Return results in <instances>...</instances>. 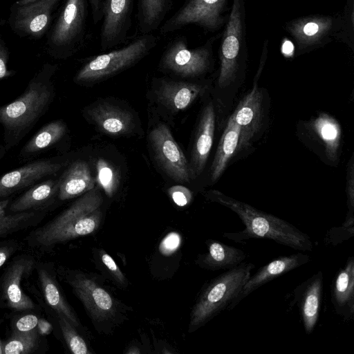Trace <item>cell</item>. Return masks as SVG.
<instances>
[{"mask_svg": "<svg viewBox=\"0 0 354 354\" xmlns=\"http://www.w3.org/2000/svg\"><path fill=\"white\" fill-rule=\"evenodd\" d=\"M57 69L56 64H44L19 97L0 106L6 151L18 145L47 111L55 95L53 77Z\"/></svg>", "mask_w": 354, "mask_h": 354, "instance_id": "obj_1", "label": "cell"}, {"mask_svg": "<svg viewBox=\"0 0 354 354\" xmlns=\"http://www.w3.org/2000/svg\"><path fill=\"white\" fill-rule=\"evenodd\" d=\"M206 197L236 213L245 225L242 231L224 232L223 238L238 243H243L252 239H266L295 250H313V244L309 236L289 222L218 190H209Z\"/></svg>", "mask_w": 354, "mask_h": 354, "instance_id": "obj_2", "label": "cell"}, {"mask_svg": "<svg viewBox=\"0 0 354 354\" xmlns=\"http://www.w3.org/2000/svg\"><path fill=\"white\" fill-rule=\"evenodd\" d=\"M102 201L96 188L87 192L52 220L32 230L26 239L28 245L47 251L57 244L93 233L100 225Z\"/></svg>", "mask_w": 354, "mask_h": 354, "instance_id": "obj_3", "label": "cell"}, {"mask_svg": "<svg viewBox=\"0 0 354 354\" xmlns=\"http://www.w3.org/2000/svg\"><path fill=\"white\" fill-rule=\"evenodd\" d=\"M254 267L252 263L243 262L206 283L192 308L189 332L195 331L221 312L232 310L241 301L243 287Z\"/></svg>", "mask_w": 354, "mask_h": 354, "instance_id": "obj_4", "label": "cell"}, {"mask_svg": "<svg viewBox=\"0 0 354 354\" xmlns=\"http://www.w3.org/2000/svg\"><path fill=\"white\" fill-rule=\"evenodd\" d=\"M89 9L88 0H62L47 32L45 49L50 57L65 59L80 50L86 39Z\"/></svg>", "mask_w": 354, "mask_h": 354, "instance_id": "obj_5", "label": "cell"}, {"mask_svg": "<svg viewBox=\"0 0 354 354\" xmlns=\"http://www.w3.org/2000/svg\"><path fill=\"white\" fill-rule=\"evenodd\" d=\"M158 41V38L153 33L139 35L120 48L92 57L77 71L74 80L85 83L110 77L142 59Z\"/></svg>", "mask_w": 354, "mask_h": 354, "instance_id": "obj_6", "label": "cell"}, {"mask_svg": "<svg viewBox=\"0 0 354 354\" xmlns=\"http://www.w3.org/2000/svg\"><path fill=\"white\" fill-rule=\"evenodd\" d=\"M214 38L195 48H189L187 39L178 36L171 40L160 57V68L183 78L196 77L207 73L212 63Z\"/></svg>", "mask_w": 354, "mask_h": 354, "instance_id": "obj_7", "label": "cell"}, {"mask_svg": "<svg viewBox=\"0 0 354 354\" xmlns=\"http://www.w3.org/2000/svg\"><path fill=\"white\" fill-rule=\"evenodd\" d=\"M245 30L244 1L233 0L220 48L218 82L221 88L229 86L236 77L245 46Z\"/></svg>", "mask_w": 354, "mask_h": 354, "instance_id": "obj_8", "label": "cell"}, {"mask_svg": "<svg viewBox=\"0 0 354 354\" xmlns=\"http://www.w3.org/2000/svg\"><path fill=\"white\" fill-rule=\"evenodd\" d=\"M227 0H186L177 11L160 27L162 35H168L189 25H197L214 31L224 24L223 12Z\"/></svg>", "mask_w": 354, "mask_h": 354, "instance_id": "obj_9", "label": "cell"}, {"mask_svg": "<svg viewBox=\"0 0 354 354\" xmlns=\"http://www.w3.org/2000/svg\"><path fill=\"white\" fill-rule=\"evenodd\" d=\"M36 259L29 254L15 257L0 279V304L15 311L32 310L35 303L22 290V281L35 270Z\"/></svg>", "mask_w": 354, "mask_h": 354, "instance_id": "obj_10", "label": "cell"}, {"mask_svg": "<svg viewBox=\"0 0 354 354\" xmlns=\"http://www.w3.org/2000/svg\"><path fill=\"white\" fill-rule=\"evenodd\" d=\"M62 0H37L26 4L13 3L8 24L21 37L40 39L52 24L53 12Z\"/></svg>", "mask_w": 354, "mask_h": 354, "instance_id": "obj_11", "label": "cell"}, {"mask_svg": "<svg viewBox=\"0 0 354 354\" xmlns=\"http://www.w3.org/2000/svg\"><path fill=\"white\" fill-rule=\"evenodd\" d=\"M149 142L164 171L177 182L189 183L194 177L191 167L167 126L157 125L149 133Z\"/></svg>", "mask_w": 354, "mask_h": 354, "instance_id": "obj_12", "label": "cell"}, {"mask_svg": "<svg viewBox=\"0 0 354 354\" xmlns=\"http://www.w3.org/2000/svg\"><path fill=\"white\" fill-rule=\"evenodd\" d=\"M134 0H104L100 46L106 50L127 41L131 26Z\"/></svg>", "mask_w": 354, "mask_h": 354, "instance_id": "obj_13", "label": "cell"}, {"mask_svg": "<svg viewBox=\"0 0 354 354\" xmlns=\"http://www.w3.org/2000/svg\"><path fill=\"white\" fill-rule=\"evenodd\" d=\"M66 278L93 319L104 321L114 315L115 302L106 290L82 274H70Z\"/></svg>", "mask_w": 354, "mask_h": 354, "instance_id": "obj_14", "label": "cell"}, {"mask_svg": "<svg viewBox=\"0 0 354 354\" xmlns=\"http://www.w3.org/2000/svg\"><path fill=\"white\" fill-rule=\"evenodd\" d=\"M64 165L52 159L37 160L4 174L0 177V200L55 175Z\"/></svg>", "mask_w": 354, "mask_h": 354, "instance_id": "obj_15", "label": "cell"}, {"mask_svg": "<svg viewBox=\"0 0 354 354\" xmlns=\"http://www.w3.org/2000/svg\"><path fill=\"white\" fill-rule=\"evenodd\" d=\"M323 295V273L319 270L297 286L292 292V305H297L306 334L313 331L320 314Z\"/></svg>", "mask_w": 354, "mask_h": 354, "instance_id": "obj_16", "label": "cell"}, {"mask_svg": "<svg viewBox=\"0 0 354 354\" xmlns=\"http://www.w3.org/2000/svg\"><path fill=\"white\" fill-rule=\"evenodd\" d=\"M232 115L240 127L239 151L250 146L261 126L263 93L256 84L241 100Z\"/></svg>", "mask_w": 354, "mask_h": 354, "instance_id": "obj_17", "label": "cell"}, {"mask_svg": "<svg viewBox=\"0 0 354 354\" xmlns=\"http://www.w3.org/2000/svg\"><path fill=\"white\" fill-rule=\"evenodd\" d=\"M335 19L330 16L314 15L295 19L287 24L286 30L299 50L313 49L326 41L335 28Z\"/></svg>", "mask_w": 354, "mask_h": 354, "instance_id": "obj_18", "label": "cell"}, {"mask_svg": "<svg viewBox=\"0 0 354 354\" xmlns=\"http://www.w3.org/2000/svg\"><path fill=\"white\" fill-rule=\"evenodd\" d=\"M331 301L337 315L344 322L353 319L354 315V257L336 273L330 289Z\"/></svg>", "mask_w": 354, "mask_h": 354, "instance_id": "obj_19", "label": "cell"}, {"mask_svg": "<svg viewBox=\"0 0 354 354\" xmlns=\"http://www.w3.org/2000/svg\"><path fill=\"white\" fill-rule=\"evenodd\" d=\"M35 270L44 299L57 315L64 316L76 328L80 327V321L64 295L55 277L53 266L50 263H37Z\"/></svg>", "mask_w": 354, "mask_h": 354, "instance_id": "obj_20", "label": "cell"}, {"mask_svg": "<svg viewBox=\"0 0 354 354\" xmlns=\"http://www.w3.org/2000/svg\"><path fill=\"white\" fill-rule=\"evenodd\" d=\"M310 261V257L301 252L280 256L260 268L250 276L243 287L240 300L249 295L263 285L270 282Z\"/></svg>", "mask_w": 354, "mask_h": 354, "instance_id": "obj_21", "label": "cell"}, {"mask_svg": "<svg viewBox=\"0 0 354 354\" xmlns=\"http://www.w3.org/2000/svg\"><path fill=\"white\" fill-rule=\"evenodd\" d=\"M306 124L310 136L322 147L326 159L337 162L342 139V129L337 120L328 113H320Z\"/></svg>", "mask_w": 354, "mask_h": 354, "instance_id": "obj_22", "label": "cell"}, {"mask_svg": "<svg viewBox=\"0 0 354 354\" xmlns=\"http://www.w3.org/2000/svg\"><path fill=\"white\" fill-rule=\"evenodd\" d=\"M59 179H47L34 185L8 207L9 213L22 212H46L58 196Z\"/></svg>", "mask_w": 354, "mask_h": 354, "instance_id": "obj_23", "label": "cell"}, {"mask_svg": "<svg viewBox=\"0 0 354 354\" xmlns=\"http://www.w3.org/2000/svg\"><path fill=\"white\" fill-rule=\"evenodd\" d=\"M215 130V112L212 102L203 109L196 133L192 154L193 176L203 171L213 144Z\"/></svg>", "mask_w": 354, "mask_h": 354, "instance_id": "obj_24", "label": "cell"}, {"mask_svg": "<svg viewBox=\"0 0 354 354\" xmlns=\"http://www.w3.org/2000/svg\"><path fill=\"white\" fill-rule=\"evenodd\" d=\"M88 114L97 127L109 135H124L133 127L131 113L109 104H95L88 110Z\"/></svg>", "mask_w": 354, "mask_h": 354, "instance_id": "obj_25", "label": "cell"}, {"mask_svg": "<svg viewBox=\"0 0 354 354\" xmlns=\"http://www.w3.org/2000/svg\"><path fill=\"white\" fill-rule=\"evenodd\" d=\"M198 84L161 80L157 92L159 101L174 112L187 109L203 92Z\"/></svg>", "mask_w": 354, "mask_h": 354, "instance_id": "obj_26", "label": "cell"}, {"mask_svg": "<svg viewBox=\"0 0 354 354\" xmlns=\"http://www.w3.org/2000/svg\"><path fill=\"white\" fill-rule=\"evenodd\" d=\"M95 181L88 164L82 160L73 162L59 178L57 198L71 199L93 189Z\"/></svg>", "mask_w": 354, "mask_h": 354, "instance_id": "obj_27", "label": "cell"}, {"mask_svg": "<svg viewBox=\"0 0 354 354\" xmlns=\"http://www.w3.org/2000/svg\"><path fill=\"white\" fill-rule=\"evenodd\" d=\"M207 252L200 255L198 264L205 269L215 271L229 270L243 263L246 259L245 252L218 241L207 242Z\"/></svg>", "mask_w": 354, "mask_h": 354, "instance_id": "obj_28", "label": "cell"}, {"mask_svg": "<svg viewBox=\"0 0 354 354\" xmlns=\"http://www.w3.org/2000/svg\"><path fill=\"white\" fill-rule=\"evenodd\" d=\"M240 127L230 115L221 136L210 167V178L216 181L225 171L230 160L239 149Z\"/></svg>", "mask_w": 354, "mask_h": 354, "instance_id": "obj_29", "label": "cell"}, {"mask_svg": "<svg viewBox=\"0 0 354 354\" xmlns=\"http://www.w3.org/2000/svg\"><path fill=\"white\" fill-rule=\"evenodd\" d=\"M174 0H138L139 35L153 33L160 27L171 10Z\"/></svg>", "mask_w": 354, "mask_h": 354, "instance_id": "obj_30", "label": "cell"}, {"mask_svg": "<svg viewBox=\"0 0 354 354\" xmlns=\"http://www.w3.org/2000/svg\"><path fill=\"white\" fill-rule=\"evenodd\" d=\"M10 202L9 198L0 200V239L37 227L46 215V212L35 211L9 213L8 207Z\"/></svg>", "mask_w": 354, "mask_h": 354, "instance_id": "obj_31", "label": "cell"}, {"mask_svg": "<svg viewBox=\"0 0 354 354\" xmlns=\"http://www.w3.org/2000/svg\"><path fill=\"white\" fill-rule=\"evenodd\" d=\"M66 133V124L55 120L43 126L24 146L19 157L27 158L37 155L59 141Z\"/></svg>", "mask_w": 354, "mask_h": 354, "instance_id": "obj_32", "label": "cell"}, {"mask_svg": "<svg viewBox=\"0 0 354 354\" xmlns=\"http://www.w3.org/2000/svg\"><path fill=\"white\" fill-rule=\"evenodd\" d=\"M41 343L38 328L28 332H12L2 347L4 354H30L37 351Z\"/></svg>", "mask_w": 354, "mask_h": 354, "instance_id": "obj_33", "label": "cell"}, {"mask_svg": "<svg viewBox=\"0 0 354 354\" xmlns=\"http://www.w3.org/2000/svg\"><path fill=\"white\" fill-rule=\"evenodd\" d=\"M97 182L105 194L112 196L119 185V176L112 165L103 158L96 162Z\"/></svg>", "mask_w": 354, "mask_h": 354, "instance_id": "obj_34", "label": "cell"}, {"mask_svg": "<svg viewBox=\"0 0 354 354\" xmlns=\"http://www.w3.org/2000/svg\"><path fill=\"white\" fill-rule=\"evenodd\" d=\"M57 316L62 335L70 351L74 354L91 353L85 341L79 335L76 328L64 316Z\"/></svg>", "mask_w": 354, "mask_h": 354, "instance_id": "obj_35", "label": "cell"}, {"mask_svg": "<svg viewBox=\"0 0 354 354\" xmlns=\"http://www.w3.org/2000/svg\"><path fill=\"white\" fill-rule=\"evenodd\" d=\"M346 193L347 196L348 212L342 227L353 229L354 224V162L351 156L347 165Z\"/></svg>", "mask_w": 354, "mask_h": 354, "instance_id": "obj_36", "label": "cell"}, {"mask_svg": "<svg viewBox=\"0 0 354 354\" xmlns=\"http://www.w3.org/2000/svg\"><path fill=\"white\" fill-rule=\"evenodd\" d=\"M39 317L34 314H27L16 319L12 324V332H28L37 328Z\"/></svg>", "mask_w": 354, "mask_h": 354, "instance_id": "obj_37", "label": "cell"}, {"mask_svg": "<svg viewBox=\"0 0 354 354\" xmlns=\"http://www.w3.org/2000/svg\"><path fill=\"white\" fill-rule=\"evenodd\" d=\"M168 193L173 201L178 206L187 205L192 199V192L186 187L174 185L168 189Z\"/></svg>", "mask_w": 354, "mask_h": 354, "instance_id": "obj_38", "label": "cell"}, {"mask_svg": "<svg viewBox=\"0 0 354 354\" xmlns=\"http://www.w3.org/2000/svg\"><path fill=\"white\" fill-rule=\"evenodd\" d=\"M180 243V234L177 232H171L161 241L159 246L160 252L166 256L171 255L178 249Z\"/></svg>", "mask_w": 354, "mask_h": 354, "instance_id": "obj_39", "label": "cell"}, {"mask_svg": "<svg viewBox=\"0 0 354 354\" xmlns=\"http://www.w3.org/2000/svg\"><path fill=\"white\" fill-rule=\"evenodd\" d=\"M100 258L102 263L109 270V272L119 282L124 283L125 278L120 269L115 262L114 259L104 250L100 252Z\"/></svg>", "mask_w": 354, "mask_h": 354, "instance_id": "obj_40", "label": "cell"}, {"mask_svg": "<svg viewBox=\"0 0 354 354\" xmlns=\"http://www.w3.org/2000/svg\"><path fill=\"white\" fill-rule=\"evenodd\" d=\"M17 241L10 240L0 243V268H1L19 250Z\"/></svg>", "mask_w": 354, "mask_h": 354, "instance_id": "obj_41", "label": "cell"}, {"mask_svg": "<svg viewBox=\"0 0 354 354\" xmlns=\"http://www.w3.org/2000/svg\"><path fill=\"white\" fill-rule=\"evenodd\" d=\"M9 54L6 43L0 38V80L11 77L16 73L8 68Z\"/></svg>", "mask_w": 354, "mask_h": 354, "instance_id": "obj_42", "label": "cell"}, {"mask_svg": "<svg viewBox=\"0 0 354 354\" xmlns=\"http://www.w3.org/2000/svg\"><path fill=\"white\" fill-rule=\"evenodd\" d=\"M104 0H88L92 21L97 24L102 20V9Z\"/></svg>", "mask_w": 354, "mask_h": 354, "instance_id": "obj_43", "label": "cell"}, {"mask_svg": "<svg viewBox=\"0 0 354 354\" xmlns=\"http://www.w3.org/2000/svg\"><path fill=\"white\" fill-rule=\"evenodd\" d=\"M281 51L283 55L287 58L293 57L295 53L293 43L287 38L283 39L281 43Z\"/></svg>", "mask_w": 354, "mask_h": 354, "instance_id": "obj_44", "label": "cell"}, {"mask_svg": "<svg viewBox=\"0 0 354 354\" xmlns=\"http://www.w3.org/2000/svg\"><path fill=\"white\" fill-rule=\"evenodd\" d=\"M35 1H37V0H17V1L15 2V3L18 4V5H24V4H26V3H28Z\"/></svg>", "mask_w": 354, "mask_h": 354, "instance_id": "obj_45", "label": "cell"}, {"mask_svg": "<svg viewBox=\"0 0 354 354\" xmlns=\"http://www.w3.org/2000/svg\"><path fill=\"white\" fill-rule=\"evenodd\" d=\"M6 151L5 147L3 145H0V160L3 158Z\"/></svg>", "mask_w": 354, "mask_h": 354, "instance_id": "obj_46", "label": "cell"}]
</instances>
